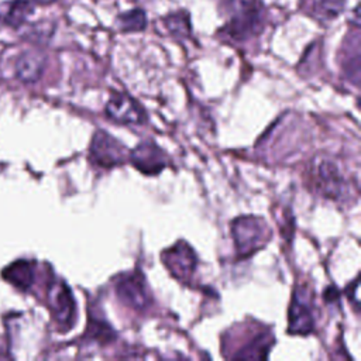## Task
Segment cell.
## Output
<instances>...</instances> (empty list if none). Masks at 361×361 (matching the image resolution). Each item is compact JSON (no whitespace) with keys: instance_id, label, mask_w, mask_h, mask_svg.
<instances>
[{"instance_id":"obj_4","label":"cell","mask_w":361,"mask_h":361,"mask_svg":"<svg viewBox=\"0 0 361 361\" xmlns=\"http://www.w3.org/2000/svg\"><path fill=\"white\" fill-rule=\"evenodd\" d=\"M288 322H289V333L292 334H309L313 331L314 327V316L310 306L309 295L303 288H296L292 295L289 312H288Z\"/></svg>"},{"instance_id":"obj_6","label":"cell","mask_w":361,"mask_h":361,"mask_svg":"<svg viewBox=\"0 0 361 361\" xmlns=\"http://www.w3.org/2000/svg\"><path fill=\"white\" fill-rule=\"evenodd\" d=\"M49 307L56 323L63 329H71L75 323V300L71 289L63 282H56L49 289Z\"/></svg>"},{"instance_id":"obj_2","label":"cell","mask_w":361,"mask_h":361,"mask_svg":"<svg viewBox=\"0 0 361 361\" xmlns=\"http://www.w3.org/2000/svg\"><path fill=\"white\" fill-rule=\"evenodd\" d=\"M231 233L235 250L245 257L265 245L268 241V228L261 217L241 216L233 221Z\"/></svg>"},{"instance_id":"obj_18","label":"cell","mask_w":361,"mask_h":361,"mask_svg":"<svg viewBox=\"0 0 361 361\" xmlns=\"http://www.w3.org/2000/svg\"><path fill=\"white\" fill-rule=\"evenodd\" d=\"M30 13H31V6L24 0H18L10 7L7 14V21L11 25H20Z\"/></svg>"},{"instance_id":"obj_5","label":"cell","mask_w":361,"mask_h":361,"mask_svg":"<svg viewBox=\"0 0 361 361\" xmlns=\"http://www.w3.org/2000/svg\"><path fill=\"white\" fill-rule=\"evenodd\" d=\"M106 116L121 124H144L147 114L142 106L126 93H114L106 104Z\"/></svg>"},{"instance_id":"obj_19","label":"cell","mask_w":361,"mask_h":361,"mask_svg":"<svg viewBox=\"0 0 361 361\" xmlns=\"http://www.w3.org/2000/svg\"><path fill=\"white\" fill-rule=\"evenodd\" d=\"M340 296V293L337 292V289L334 286H330L329 289L324 290V299L326 300H337Z\"/></svg>"},{"instance_id":"obj_11","label":"cell","mask_w":361,"mask_h":361,"mask_svg":"<svg viewBox=\"0 0 361 361\" xmlns=\"http://www.w3.org/2000/svg\"><path fill=\"white\" fill-rule=\"evenodd\" d=\"M45 62H47V58L41 51H37V49L24 51L17 58L16 75L21 82H25V83L37 82L45 69Z\"/></svg>"},{"instance_id":"obj_1","label":"cell","mask_w":361,"mask_h":361,"mask_svg":"<svg viewBox=\"0 0 361 361\" xmlns=\"http://www.w3.org/2000/svg\"><path fill=\"white\" fill-rule=\"evenodd\" d=\"M230 20L226 31L235 39H247L262 27V7L258 0H224Z\"/></svg>"},{"instance_id":"obj_14","label":"cell","mask_w":361,"mask_h":361,"mask_svg":"<svg viewBox=\"0 0 361 361\" xmlns=\"http://www.w3.org/2000/svg\"><path fill=\"white\" fill-rule=\"evenodd\" d=\"M118 25L123 31H142L147 25L145 13L141 8H133L130 11L121 13L117 18Z\"/></svg>"},{"instance_id":"obj_9","label":"cell","mask_w":361,"mask_h":361,"mask_svg":"<svg viewBox=\"0 0 361 361\" xmlns=\"http://www.w3.org/2000/svg\"><path fill=\"white\" fill-rule=\"evenodd\" d=\"M162 258L171 274L180 281L188 279L193 274L196 267V254L183 241H179L173 247L166 250Z\"/></svg>"},{"instance_id":"obj_12","label":"cell","mask_w":361,"mask_h":361,"mask_svg":"<svg viewBox=\"0 0 361 361\" xmlns=\"http://www.w3.org/2000/svg\"><path fill=\"white\" fill-rule=\"evenodd\" d=\"M4 278L20 289H28L34 281L32 264L28 261H18L4 269Z\"/></svg>"},{"instance_id":"obj_15","label":"cell","mask_w":361,"mask_h":361,"mask_svg":"<svg viewBox=\"0 0 361 361\" xmlns=\"http://www.w3.org/2000/svg\"><path fill=\"white\" fill-rule=\"evenodd\" d=\"M310 6L317 17L331 20L344 10L345 0H310Z\"/></svg>"},{"instance_id":"obj_13","label":"cell","mask_w":361,"mask_h":361,"mask_svg":"<svg viewBox=\"0 0 361 361\" xmlns=\"http://www.w3.org/2000/svg\"><path fill=\"white\" fill-rule=\"evenodd\" d=\"M269 334H259L251 340L250 344L244 345L238 354H235L237 358H265L269 344H271Z\"/></svg>"},{"instance_id":"obj_7","label":"cell","mask_w":361,"mask_h":361,"mask_svg":"<svg viewBox=\"0 0 361 361\" xmlns=\"http://www.w3.org/2000/svg\"><path fill=\"white\" fill-rule=\"evenodd\" d=\"M128 159L140 172L147 175H155L168 165L165 152L155 142L147 140L131 151Z\"/></svg>"},{"instance_id":"obj_8","label":"cell","mask_w":361,"mask_h":361,"mask_svg":"<svg viewBox=\"0 0 361 361\" xmlns=\"http://www.w3.org/2000/svg\"><path fill=\"white\" fill-rule=\"evenodd\" d=\"M116 292L124 305L144 310L149 305V295L141 274L123 275L116 283Z\"/></svg>"},{"instance_id":"obj_10","label":"cell","mask_w":361,"mask_h":361,"mask_svg":"<svg viewBox=\"0 0 361 361\" xmlns=\"http://www.w3.org/2000/svg\"><path fill=\"white\" fill-rule=\"evenodd\" d=\"M314 182L320 193L330 199H338L345 185V180L341 176L338 168L330 161H323L317 165Z\"/></svg>"},{"instance_id":"obj_16","label":"cell","mask_w":361,"mask_h":361,"mask_svg":"<svg viewBox=\"0 0 361 361\" xmlns=\"http://www.w3.org/2000/svg\"><path fill=\"white\" fill-rule=\"evenodd\" d=\"M166 27L168 30L179 38L188 37L190 34V24L188 16H182L180 13L172 14L166 17Z\"/></svg>"},{"instance_id":"obj_3","label":"cell","mask_w":361,"mask_h":361,"mask_svg":"<svg viewBox=\"0 0 361 361\" xmlns=\"http://www.w3.org/2000/svg\"><path fill=\"white\" fill-rule=\"evenodd\" d=\"M90 159L102 168H113L124 164L128 159L126 147L107 134L106 131H96L90 144Z\"/></svg>"},{"instance_id":"obj_17","label":"cell","mask_w":361,"mask_h":361,"mask_svg":"<svg viewBox=\"0 0 361 361\" xmlns=\"http://www.w3.org/2000/svg\"><path fill=\"white\" fill-rule=\"evenodd\" d=\"M90 337L99 343H109L114 340V331L103 320H92L87 329Z\"/></svg>"}]
</instances>
